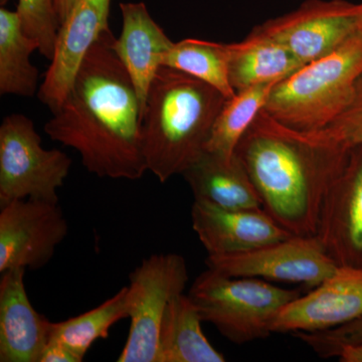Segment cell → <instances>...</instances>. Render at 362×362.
I'll return each mask as SVG.
<instances>
[{
	"mask_svg": "<svg viewBox=\"0 0 362 362\" xmlns=\"http://www.w3.org/2000/svg\"><path fill=\"white\" fill-rule=\"evenodd\" d=\"M102 33L78 70L73 87L44 129L54 142L80 154L88 173L138 180L147 173L141 148L142 107L129 74Z\"/></svg>",
	"mask_w": 362,
	"mask_h": 362,
	"instance_id": "1",
	"label": "cell"
},
{
	"mask_svg": "<svg viewBox=\"0 0 362 362\" xmlns=\"http://www.w3.org/2000/svg\"><path fill=\"white\" fill-rule=\"evenodd\" d=\"M351 146L327 130L302 132L259 112L235 154L262 209L293 235H316L324 199Z\"/></svg>",
	"mask_w": 362,
	"mask_h": 362,
	"instance_id": "2",
	"label": "cell"
},
{
	"mask_svg": "<svg viewBox=\"0 0 362 362\" xmlns=\"http://www.w3.org/2000/svg\"><path fill=\"white\" fill-rule=\"evenodd\" d=\"M226 98L199 78L162 66L140 124L143 156L161 183L182 175L206 150Z\"/></svg>",
	"mask_w": 362,
	"mask_h": 362,
	"instance_id": "3",
	"label": "cell"
},
{
	"mask_svg": "<svg viewBox=\"0 0 362 362\" xmlns=\"http://www.w3.org/2000/svg\"><path fill=\"white\" fill-rule=\"evenodd\" d=\"M361 76L362 33L278 82L264 110L292 129H325L354 101Z\"/></svg>",
	"mask_w": 362,
	"mask_h": 362,
	"instance_id": "4",
	"label": "cell"
},
{
	"mask_svg": "<svg viewBox=\"0 0 362 362\" xmlns=\"http://www.w3.org/2000/svg\"><path fill=\"white\" fill-rule=\"evenodd\" d=\"M189 297L202 321L235 344L263 339L283 308L300 296L258 278L230 277L207 268L195 279Z\"/></svg>",
	"mask_w": 362,
	"mask_h": 362,
	"instance_id": "5",
	"label": "cell"
},
{
	"mask_svg": "<svg viewBox=\"0 0 362 362\" xmlns=\"http://www.w3.org/2000/svg\"><path fill=\"white\" fill-rule=\"evenodd\" d=\"M71 157L45 149L32 119L9 114L0 126V206L21 199L59 202L58 190L71 168Z\"/></svg>",
	"mask_w": 362,
	"mask_h": 362,
	"instance_id": "6",
	"label": "cell"
},
{
	"mask_svg": "<svg viewBox=\"0 0 362 362\" xmlns=\"http://www.w3.org/2000/svg\"><path fill=\"white\" fill-rule=\"evenodd\" d=\"M188 279L181 255L154 254L129 276L130 329L118 362H159V337L169 303L182 294Z\"/></svg>",
	"mask_w": 362,
	"mask_h": 362,
	"instance_id": "7",
	"label": "cell"
},
{
	"mask_svg": "<svg viewBox=\"0 0 362 362\" xmlns=\"http://www.w3.org/2000/svg\"><path fill=\"white\" fill-rule=\"evenodd\" d=\"M252 30L287 47L304 65L337 51L362 33V2L306 0Z\"/></svg>",
	"mask_w": 362,
	"mask_h": 362,
	"instance_id": "8",
	"label": "cell"
},
{
	"mask_svg": "<svg viewBox=\"0 0 362 362\" xmlns=\"http://www.w3.org/2000/svg\"><path fill=\"white\" fill-rule=\"evenodd\" d=\"M0 209V273L47 266L69 233L59 202L21 199Z\"/></svg>",
	"mask_w": 362,
	"mask_h": 362,
	"instance_id": "9",
	"label": "cell"
},
{
	"mask_svg": "<svg viewBox=\"0 0 362 362\" xmlns=\"http://www.w3.org/2000/svg\"><path fill=\"white\" fill-rule=\"evenodd\" d=\"M206 264L230 277L301 283L311 288L320 285L338 267L316 235H292L250 252L207 256Z\"/></svg>",
	"mask_w": 362,
	"mask_h": 362,
	"instance_id": "10",
	"label": "cell"
},
{
	"mask_svg": "<svg viewBox=\"0 0 362 362\" xmlns=\"http://www.w3.org/2000/svg\"><path fill=\"white\" fill-rule=\"evenodd\" d=\"M316 237L338 267L362 268V145L351 146L331 183Z\"/></svg>",
	"mask_w": 362,
	"mask_h": 362,
	"instance_id": "11",
	"label": "cell"
},
{
	"mask_svg": "<svg viewBox=\"0 0 362 362\" xmlns=\"http://www.w3.org/2000/svg\"><path fill=\"white\" fill-rule=\"evenodd\" d=\"M110 6L111 0H78L59 25L51 64L37 92L52 113L65 101L93 45L110 30Z\"/></svg>",
	"mask_w": 362,
	"mask_h": 362,
	"instance_id": "12",
	"label": "cell"
},
{
	"mask_svg": "<svg viewBox=\"0 0 362 362\" xmlns=\"http://www.w3.org/2000/svg\"><path fill=\"white\" fill-rule=\"evenodd\" d=\"M362 317V268L337 267L308 294L286 305L272 326L273 333L315 332Z\"/></svg>",
	"mask_w": 362,
	"mask_h": 362,
	"instance_id": "13",
	"label": "cell"
},
{
	"mask_svg": "<svg viewBox=\"0 0 362 362\" xmlns=\"http://www.w3.org/2000/svg\"><path fill=\"white\" fill-rule=\"evenodd\" d=\"M190 216L207 256L250 252L293 235L263 209H228L194 201Z\"/></svg>",
	"mask_w": 362,
	"mask_h": 362,
	"instance_id": "14",
	"label": "cell"
},
{
	"mask_svg": "<svg viewBox=\"0 0 362 362\" xmlns=\"http://www.w3.org/2000/svg\"><path fill=\"white\" fill-rule=\"evenodd\" d=\"M25 270L0 278V362H40L52 323L33 308L25 290Z\"/></svg>",
	"mask_w": 362,
	"mask_h": 362,
	"instance_id": "15",
	"label": "cell"
},
{
	"mask_svg": "<svg viewBox=\"0 0 362 362\" xmlns=\"http://www.w3.org/2000/svg\"><path fill=\"white\" fill-rule=\"evenodd\" d=\"M120 9L122 30L119 37H114L112 49L129 74L143 113L152 82L175 42L143 2H122Z\"/></svg>",
	"mask_w": 362,
	"mask_h": 362,
	"instance_id": "16",
	"label": "cell"
},
{
	"mask_svg": "<svg viewBox=\"0 0 362 362\" xmlns=\"http://www.w3.org/2000/svg\"><path fill=\"white\" fill-rule=\"evenodd\" d=\"M182 176L194 201L228 209H262L258 192L235 154L225 157L204 151Z\"/></svg>",
	"mask_w": 362,
	"mask_h": 362,
	"instance_id": "17",
	"label": "cell"
},
{
	"mask_svg": "<svg viewBox=\"0 0 362 362\" xmlns=\"http://www.w3.org/2000/svg\"><path fill=\"white\" fill-rule=\"evenodd\" d=\"M303 66L284 45L255 30L242 42L230 44L228 78L235 92L280 82Z\"/></svg>",
	"mask_w": 362,
	"mask_h": 362,
	"instance_id": "18",
	"label": "cell"
},
{
	"mask_svg": "<svg viewBox=\"0 0 362 362\" xmlns=\"http://www.w3.org/2000/svg\"><path fill=\"white\" fill-rule=\"evenodd\" d=\"M202 318L189 295L176 296L162 320L159 362H223L202 331Z\"/></svg>",
	"mask_w": 362,
	"mask_h": 362,
	"instance_id": "19",
	"label": "cell"
},
{
	"mask_svg": "<svg viewBox=\"0 0 362 362\" xmlns=\"http://www.w3.org/2000/svg\"><path fill=\"white\" fill-rule=\"evenodd\" d=\"M39 45L25 35L16 11L0 9V94L32 98L39 92L40 71L30 57Z\"/></svg>",
	"mask_w": 362,
	"mask_h": 362,
	"instance_id": "20",
	"label": "cell"
},
{
	"mask_svg": "<svg viewBox=\"0 0 362 362\" xmlns=\"http://www.w3.org/2000/svg\"><path fill=\"white\" fill-rule=\"evenodd\" d=\"M125 318H129L127 286L92 310L52 322L49 340L65 345L83 361L90 347L97 340L108 337L114 324Z\"/></svg>",
	"mask_w": 362,
	"mask_h": 362,
	"instance_id": "21",
	"label": "cell"
},
{
	"mask_svg": "<svg viewBox=\"0 0 362 362\" xmlns=\"http://www.w3.org/2000/svg\"><path fill=\"white\" fill-rule=\"evenodd\" d=\"M277 83L252 86L237 90L232 98L226 99L204 151L232 157L243 136L265 108L272 89Z\"/></svg>",
	"mask_w": 362,
	"mask_h": 362,
	"instance_id": "22",
	"label": "cell"
},
{
	"mask_svg": "<svg viewBox=\"0 0 362 362\" xmlns=\"http://www.w3.org/2000/svg\"><path fill=\"white\" fill-rule=\"evenodd\" d=\"M230 44L187 39L175 42L163 66L206 83L228 99L235 94L228 78Z\"/></svg>",
	"mask_w": 362,
	"mask_h": 362,
	"instance_id": "23",
	"label": "cell"
},
{
	"mask_svg": "<svg viewBox=\"0 0 362 362\" xmlns=\"http://www.w3.org/2000/svg\"><path fill=\"white\" fill-rule=\"evenodd\" d=\"M16 13L23 32L39 45V52L51 61L59 28L54 0H18Z\"/></svg>",
	"mask_w": 362,
	"mask_h": 362,
	"instance_id": "24",
	"label": "cell"
},
{
	"mask_svg": "<svg viewBox=\"0 0 362 362\" xmlns=\"http://www.w3.org/2000/svg\"><path fill=\"white\" fill-rule=\"evenodd\" d=\"M295 337L323 358L338 357L344 347L362 343V317L352 322L315 332H298Z\"/></svg>",
	"mask_w": 362,
	"mask_h": 362,
	"instance_id": "25",
	"label": "cell"
},
{
	"mask_svg": "<svg viewBox=\"0 0 362 362\" xmlns=\"http://www.w3.org/2000/svg\"><path fill=\"white\" fill-rule=\"evenodd\" d=\"M325 130L350 146L362 145V85L357 83L354 101Z\"/></svg>",
	"mask_w": 362,
	"mask_h": 362,
	"instance_id": "26",
	"label": "cell"
},
{
	"mask_svg": "<svg viewBox=\"0 0 362 362\" xmlns=\"http://www.w3.org/2000/svg\"><path fill=\"white\" fill-rule=\"evenodd\" d=\"M40 362H82L68 347L54 340H49L40 356Z\"/></svg>",
	"mask_w": 362,
	"mask_h": 362,
	"instance_id": "27",
	"label": "cell"
},
{
	"mask_svg": "<svg viewBox=\"0 0 362 362\" xmlns=\"http://www.w3.org/2000/svg\"><path fill=\"white\" fill-rule=\"evenodd\" d=\"M337 358L342 362H362V343L344 347Z\"/></svg>",
	"mask_w": 362,
	"mask_h": 362,
	"instance_id": "28",
	"label": "cell"
},
{
	"mask_svg": "<svg viewBox=\"0 0 362 362\" xmlns=\"http://www.w3.org/2000/svg\"><path fill=\"white\" fill-rule=\"evenodd\" d=\"M78 0H54V8H56L57 16H58L59 25L64 23V21L68 18L71 9L76 6Z\"/></svg>",
	"mask_w": 362,
	"mask_h": 362,
	"instance_id": "29",
	"label": "cell"
},
{
	"mask_svg": "<svg viewBox=\"0 0 362 362\" xmlns=\"http://www.w3.org/2000/svg\"><path fill=\"white\" fill-rule=\"evenodd\" d=\"M7 0H1V4H6Z\"/></svg>",
	"mask_w": 362,
	"mask_h": 362,
	"instance_id": "30",
	"label": "cell"
},
{
	"mask_svg": "<svg viewBox=\"0 0 362 362\" xmlns=\"http://www.w3.org/2000/svg\"><path fill=\"white\" fill-rule=\"evenodd\" d=\"M358 83H359V84L362 85V76H361V78H359Z\"/></svg>",
	"mask_w": 362,
	"mask_h": 362,
	"instance_id": "31",
	"label": "cell"
}]
</instances>
